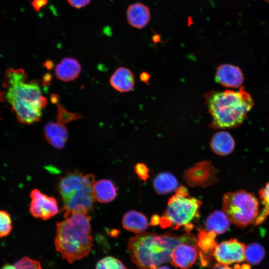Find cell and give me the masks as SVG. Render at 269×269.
Returning a JSON list of instances; mask_svg holds the SVG:
<instances>
[{"label": "cell", "mask_w": 269, "mask_h": 269, "mask_svg": "<svg viewBox=\"0 0 269 269\" xmlns=\"http://www.w3.org/2000/svg\"><path fill=\"white\" fill-rule=\"evenodd\" d=\"M212 269H233L228 266V265L221 263L216 264Z\"/></svg>", "instance_id": "33"}, {"label": "cell", "mask_w": 269, "mask_h": 269, "mask_svg": "<svg viewBox=\"0 0 269 269\" xmlns=\"http://www.w3.org/2000/svg\"><path fill=\"white\" fill-rule=\"evenodd\" d=\"M110 83L111 86L118 92H129L134 87V75L130 69L120 67L117 69L111 76Z\"/></svg>", "instance_id": "16"}, {"label": "cell", "mask_w": 269, "mask_h": 269, "mask_svg": "<svg viewBox=\"0 0 269 269\" xmlns=\"http://www.w3.org/2000/svg\"><path fill=\"white\" fill-rule=\"evenodd\" d=\"M91 0H67L68 3L73 7L81 8L89 4Z\"/></svg>", "instance_id": "31"}, {"label": "cell", "mask_w": 269, "mask_h": 269, "mask_svg": "<svg viewBox=\"0 0 269 269\" xmlns=\"http://www.w3.org/2000/svg\"><path fill=\"white\" fill-rule=\"evenodd\" d=\"M136 174L142 180L145 181L149 177V171L146 165L143 163H137L134 168Z\"/></svg>", "instance_id": "30"}, {"label": "cell", "mask_w": 269, "mask_h": 269, "mask_svg": "<svg viewBox=\"0 0 269 269\" xmlns=\"http://www.w3.org/2000/svg\"><path fill=\"white\" fill-rule=\"evenodd\" d=\"M27 79L23 69H8L3 84L4 90L0 96L10 106L19 123L32 124L41 120L47 100L38 82Z\"/></svg>", "instance_id": "1"}, {"label": "cell", "mask_w": 269, "mask_h": 269, "mask_svg": "<svg viewBox=\"0 0 269 269\" xmlns=\"http://www.w3.org/2000/svg\"><path fill=\"white\" fill-rule=\"evenodd\" d=\"M149 8L141 3L131 4L127 11V18L129 23L134 27L144 28L150 20Z\"/></svg>", "instance_id": "17"}, {"label": "cell", "mask_w": 269, "mask_h": 269, "mask_svg": "<svg viewBox=\"0 0 269 269\" xmlns=\"http://www.w3.org/2000/svg\"><path fill=\"white\" fill-rule=\"evenodd\" d=\"M48 3V0H33L31 5L36 12H39Z\"/></svg>", "instance_id": "32"}, {"label": "cell", "mask_w": 269, "mask_h": 269, "mask_svg": "<svg viewBox=\"0 0 269 269\" xmlns=\"http://www.w3.org/2000/svg\"><path fill=\"white\" fill-rule=\"evenodd\" d=\"M205 99L212 117L210 127L216 129L239 127L254 105L251 95L243 87L237 91H212L206 94Z\"/></svg>", "instance_id": "3"}, {"label": "cell", "mask_w": 269, "mask_h": 269, "mask_svg": "<svg viewBox=\"0 0 269 269\" xmlns=\"http://www.w3.org/2000/svg\"><path fill=\"white\" fill-rule=\"evenodd\" d=\"M91 220L87 214L79 213L57 223L54 246L69 263L82 259L90 253L93 246Z\"/></svg>", "instance_id": "4"}, {"label": "cell", "mask_w": 269, "mask_h": 269, "mask_svg": "<svg viewBox=\"0 0 269 269\" xmlns=\"http://www.w3.org/2000/svg\"><path fill=\"white\" fill-rule=\"evenodd\" d=\"M155 269H170L166 266H162V267H157Z\"/></svg>", "instance_id": "36"}, {"label": "cell", "mask_w": 269, "mask_h": 269, "mask_svg": "<svg viewBox=\"0 0 269 269\" xmlns=\"http://www.w3.org/2000/svg\"><path fill=\"white\" fill-rule=\"evenodd\" d=\"M215 80L227 88H238L244 82V76L240 67L230 64L220 65L216 69Z\"/></svg>", "instance_id": "12"}, {"label": "cell", "mask_w": 269, "mask_h": 269, "mask_svg": "<svg viewBox=\"0 0 269 269\" xmlns=\"http://www.w3.org/2000/svg\"><path fill=\"white\" fill-rule=\"evenodd\" d=\"M45 67L48 69H50L53 66V63L50 61H47L45 62Z\"/></svg>", "instance_id": "35"}, {"label": "cell", "mask_w": 269, "mask_h": 269, "mask_svg": "<svg viewBox=\"0 0 269 269\" xmlns=\"http://www.w3.org/2000/svg\"><path fill=\"white\" fill-rule=\"evenodd\" d=\"M44 134L47 142L58 149L64 147L68 137L66 127L58 121L48 123L44 127Z\"/></svg>", "instance_id": "14"}, {"label": "cell", "mask_w": 269, "mask_h": 269, "mask_svg": "<svg viewBox=\"0 0 269 269\" xmlns=\"http://www.w3.org/2000/svg\"><path fill=\"white\" fill-rule=\"evenodd\" d=\"M230 222L223 211L213 212L207 218L205 227L207 231L214 232L216 235L222 234L229 229Z\"/></svg>", "instance_id": "21"}, {"label": "cell", "mask_w": 269, "mask_h": 269, "mask_svg": "<svg viewBox=\"0 0 269 269\" xmlns=\"http://www.w3.org/2000/svg\"><path fill=\"white\" fill-rule=\"evenodd\" d=\"M182 243L197 244V238L188 232L181 236L143 232L131 238L127 248L132 261L137 266L142 269H155L170 262L173 250Z\"/></svg>", "instance_id": "2"}, {"label": "cell", "mask_w": 269, "mask_h": 269, "mask_svg": "<svg viewBox=\"0 0 269 269\" xmlns=\"http://www.w3.org/2000/svg\"><path fill=\"white\" fill-rule=\"evenodd\" d=\"M122 225L126 230L139 234L144 232L147 229L148 222L147 218L142 213L130 210L123 216Z\"/></svg>", "instance_id": "18"}, {"label": "cell", "mask_w": 269, "mask_h": 269, "mask_svg": "<svg viewBox=\"0 0 269 269\" xmlns=\"http://www.w3.org/2000/svg\"><path fill=\"white\" fill-rule=\"evenodd\" d=\"M1 269H16L14 266L6 264Z\"/></svg>", "instance_id": "34"}, {"label": "cell", "mask_w": 269, "mask_h": 269, "mask_svg": "<svg viewBox=\"0 0 269 269\" xmlns=\"http://www.w3.org/2000/svg\"><path fill=\"white\" fill-rule=\"evenodd\" d=\"M201 201L188 195L176 193L169 200L166 209L160 217L159 225L162 228L177 230L182 226L189 232L193 227L192 222L199 216Z\"/></svg>", "instance_id": "5"}, {"label": "cell", "mask_w": 269, "mask_h": 269, "mask_svg": "<svg viewBox=\"0 0 269 269\" xmlns=\"http://www.w3.org/2000/svg\"><path fill=\"white\" fill-rule=\"evenodd\" d=\"M81 71V66L75 58L65 57L56 66L55 74L56 78L64 82L75 80Z\"/></svg>", "instance_id": "15"}, {"label": "cell", "mask_w": 269, "mask_h": 269, "mask_svg": "<svg viewBox=\"0 0 269 269\" xmlns=\"http://www.w3.org/2000/svg\"><path fill=\"white\" fill-rule=\"evenodd\" d=\"M223 210L230 223L244 228L255 223L260 212L259 200L254 194L244 190L226 193Z\"/></svg>", "instance_id": "6"}, {"label": "cell", "mask_w": 269, "mask_h": 269, "mask_svg": "<svg viewBox=\"0 0 269 269\" xmlns=\"http://www.w3.org/2000/svg\"><path fill=\"white\" fill-rule=\"evenodd\" d=\"M96 269H127L119 259L112 256L105 257L96 264Z\"/></svg>", "instance_id": "26"}, {"label": "cell", "mask_w": 269, "mask_h": 269, "mask_svg": "<svg viewBox=\"0 0 269 269\" xmlns=\"http://www.w3.org/2000/svg\"><path fill=\"white\" fill-rule=\"evenodd\" d=\"M30 197L29 211L34 217L46 220L59 213L58 202L54 197L49 196L37 189L31 191Z\"/></svg>", "instance_id": "8"}, {"label": "cell", "mask_w": 269, "mask_h": 269, "mask_svg": "<svg viewBox=\"0 0 269 269\" xmlns=\"http://www.w3.org/2000/svg\"><path fill=\"white\" fill-rule=\"evenodd\" d=\"M186 172L199 174V175L185 176L188 184L192 186L195 185H209L217 180L216 177V171L209 162L204 161L199 163L194 167L189 169Z\"/></svg>", "instance_id": "13"}, {"label": "cell", "mask_w": 269, "mask_h": 269, "mask_svg": "<svg viewBox=\"0 0 269 269\" xmlns=\"http://www.w3.org/2000/svg\"><path fill=\"white\" fill-rule=\"evenodd\" d=\"M14 266L16 269H42L38 261L27 257H24L16 262Z\"/></svg>", "instance_id": "28"}, {"label": "cell", "mask_w": 269, "mask_h": 269, "mask_svg": "<svg viewBox=\"0 0 269 269\" xmlns=\"http://www.w3.org/2000/svg\"><path fill=\"white\" fill-rule=\"evenodd\" d=\"M246 248L244 243L231 239L217 245L213 255L219 263L227 265L240 263L245 260Z\"/></svg>", "instance_id": "9"}, {"label": "cell", "mask_w": 269, "mask_h": 269, "mask_svg": "<svg viewBox=\"0 0 269 269\" xmlns=\"http://www.w3.org/2000/svg\"><path fill=\"white\" fill-rule=\"evenodd\" d=\"M58 122L62 124H65L74 119L81 118V117L77 114L71 113L67 111L62 106L59 104L58 105Z\"/></svg>", "instance_id": "29"}, {"label": "cell", "mask_w": 269, "mask_h": 269, "mask_svg": "<svg viewBox=\"0 0 269 269\" xmlns=\"http://www.w3.org/2000/svg\"><path fill=\"white\" fill-rule=\"evenodd\" d=\"M12 229V222L9 214L0 210V237L8 235Z\"/></svg>", "instance_id": "27"}, {"label": "cell", "mask_w": 269, "mask_h": 269, "mask_svg": "<svg viewBox=\"0 0 269 269\" xmlns=\"http://www.w3.org/2000/svg\"><path fill=\"white\" fill-rule=\"evenodd\" d=\"M94 182V175L84 174L79 171L75 170L62 177L58 183V190L63 200L83 188L92 186Z\"/></svg>", "instance_id": "10"}, {"label": "cell", "mask_w": 269, "mask_h": 269, "mask_svg": "<svg viewBox=\"0 0 269 269\" xmlns=\"http://www.w3.org/2000/svg\"><path fill=\"white\" fill-rule=\"evenodd\" d=\"M259 195L263 207L255 222L257 225L263 223L269 215V182L259 191Z\"/></svg>", "instance_id": "25"}, {"label": "cell", "mask_w": 269, "mask_h": 269, "mask_svg": "<svg viewBox=\"0 0 269 269\" xmlns=\"http://www.w3.org/2000/svg\"><path fill=\"white\" fill-rule=\"evenodd\" d=\"M153 185L157 194L164 195L175 190L178 188V182L174 176L165 172L159 173L154 178Z\"/></svg>", "instance_id": "22"}, {"label": "cell", "mask_w": 269, "mask_h": 269, "mask_svg": "<svg viewBox=\"0 0 269 269\" xmlns=\"http://www.w3.org/2000/svg\"><path fill=\"white\" fill-rule=\"evenodd\" d=\"M216 234L212 232L200 229L197 237V246L199 250V255L203 252L206 255H213L214 251L217 244L215 238Z\"/></svg>", "instance_id": "23"}, {"label": "cell", "mask_w": 269, "mask_h": 269, "mask_svg": "<svg viewBox=\"0 0 269 269\" xmlns=\"http://www.w3.org/2000/svg\"><path fill=\"white\" fill-rule=\"evenodd\" d=\"M93 192L95 199L101 203L113 201L117 195V189L110 179H101L94 183Z\"/></svg>", "instance_id": "19"}, {"label": "cell", "mask_w": 269, "mask_h": 269, "mask_svg": "<svg viewBox=\"0 0 269 269\" xmlns=\"http://www.w3.org/2000/svg\"><path fill=\"white\" fill-rule=\"evenodd\" d=\"M265 255V250L259 243H252L246 246L245 260L250 264L256 265L260 263Z\"/></svg>", "instance_id": "24"}, {"label": "cell", "mask_w": 269, "mask_h": 269, "mask_svg": "<svg viewBox=\"0 0 269 269\" xmlns=\"http://www.w3.org/2000/svg\"><path fill=\"white\" fill-rule=\"evenodd\" d=\"M235 141L230 134L225 131L216 133L213 136L210 146L212 150L220 155H227L232 152L235 147Z\"/></svg>", "instance_id": "20"}, {"label": "cell", "mask_w": 269, "mask_h": 269, "mask_svg": "<svg viewBox=\"0 0 269 269\" xmlns=\"http://www.w3.org/2000/svg\"><path fill=\"white\" fill-rule=\"evenodd\" d=\"M198 254L197 244L182 243L173 250L170 262L177 269H187L195 263Z\"/></svg>", "instance_id": "11"}, {"label": "cell", "mask_w": 269, "mask_h": 269, "mask_svg": "<svg viewBox=\"0 0 269 269\" xmlns=\"http://www.w3.org/2000/svg\"><path fill=\"white\" fill-rule=\"evenodd\" d=\"M95 198L92 186L83 188L63 200V216L67 218L75 214H87L94 207Z\"/></svg>", "instance_id": "7"}, {"label": "cell", "mask_w": 269, "mask_h": 269, "mask_svg": "<svg viewBox=\"0 0 269 269\" xmlns=\"http://www.w3.org/2000/svg\"><path fill=\"white\" fill-rule=\"evenodd\" d=\"M266 1H267V2L269 3V0H265Z\"/></svg>", "instance_id": "37"}]
</instances>
